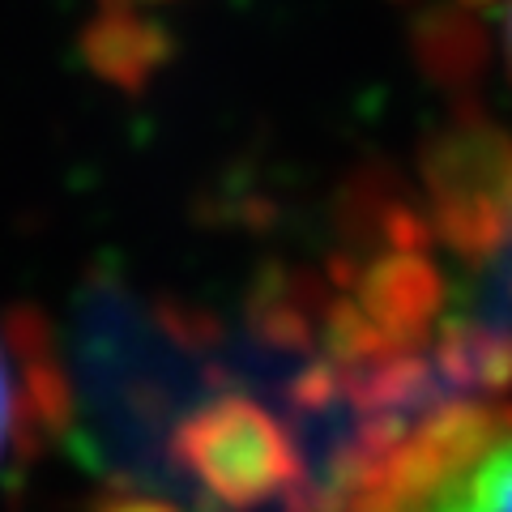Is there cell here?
Returning a JSON list of instances; mask_svg holds the SVG:
<instances>
[{"instance_id": "3957f363", "label": "cell", "mask_w": 512, "mask_h": 512, "mask_svg": "<svg viewBox=\"0 0 512 512\" xmlns=\"http://www.w3.org/2000/svg\"><path fill=\"white\" fill-rule=\"evenodd\" d=\"M423 30L448 82L495 69L512 90V0H440Z\"/></svg>"}, {"instance_id": "6da1fadb", "label": "cell", "mask_w": 512, "mask_h": 512, "mask_svg": "<svg viewBox=\"0 0 512 512\" xmlns=\"http://www.w3.org/2000/svg\"><path fill=\"white\" fill-rule=\"evenodd\" d=\"M320 512H512V393L444 406L376 444Z\"/></svg>"}, {"instance_id": "7a4b0ae2", "label": "cell", "mask_w": 512, "mask_h": 512, "mask_svg": "<svg viewBox=\"0 0 512 512\" xmlns=\"http://www.w3.org/2000/svg\"><path fill=\"white\" fill-rule=\"evenodd\" d=\"M64 431V367L56 329L39 312H0V478Z\"/></svg>"}, {"instance_id": "277c9868", "label": "cell", "mask_w": 512, "mask_h": 512, "mask_svg": "<svg viewBox=\"0 0 512 512\" xmlns=\"http://www.w3.org/2000/svg\"><path fill=\"white\" fill-rule=\"evenodd\" d=\"M150 5H167V0H107L103 47H99V64L107 73L137 77V69H146L150 64V47H146V39L137 35Z\"/></svg>"}]
</instances>
